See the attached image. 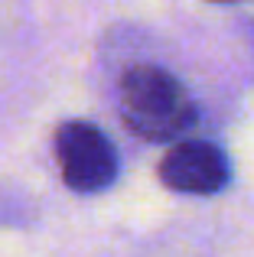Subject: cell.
<instances>
[{
  "label": "cell",
  "mask_w": 254,
  "mask_h": 257,
  "mask_svg": "<svg viewBox=\"0 0 254 257\" xmlns=\"http://www.w3.org/2000/svg\"><path fill=\"white\" fill-rule=\"evenodd\" d=\"M117 94L124 127L150 144L179 140L199 117L183 82L160 65H131L121 75Z\"/></svg>",
  "instance_id": "6da1fadb"
},
{
  "label": "cell",
  "mask_w": 254,
  "mask_h": 257,
  "mask_svg": "<svg viewBox=\"0 0 254 257\" xmlns=\"http://www.w3.org/2000/svg\"><path fill=\"white\" fill-rule=\"evenodd\" d=\"M62 182L78 195L104 192L117 179V150L91 120H65L52 137Z\"/></svg>",
  "instance_id": "7a4b0ae2"
},
{
  "label": "cell",
  "mask_w": 254,
  "mask_h": 257,
  "mask_svg": "<svg viewBox=\"0 0 254 257\" xmlns=\"http://www.w3.org/2000/svg\"><path fill=\"white\" fill-rule=\"evenodd\" d=\"M160 182L183 195H215L228 186L231 163L209 140H179L160 160Z\"/></svg>",
  "instance_id": "3957f363"
}]
</instances>
